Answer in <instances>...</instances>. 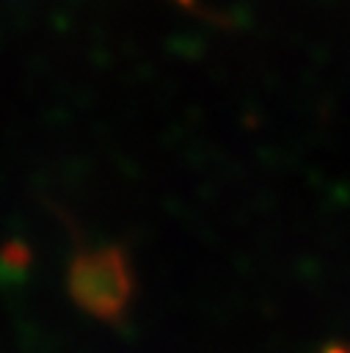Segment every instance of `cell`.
<instances>
[{"mask_svg":"<svg viewBox=\"0 0 350 353\" xmlns=\"http://www.w3.org/2000/svg\"><path fill=\"white\" fill-rule=\"evenodd\" d=\"M132 290V268L116 245L83 251L69 268V292L74 303L99 320H119L130 306Z\"/></svg>","mask_w":350,"mask_h":353,"instance_id":"cell-1","label":"cell"}]
</instances>
